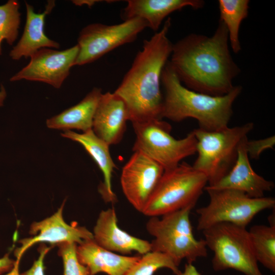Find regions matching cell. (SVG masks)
Wrapping results in <instances>:
<instances>
[{
	"mask_svg": "<svg viewBox=\"0 0 275 275\" xmlns=\"http://www.w3.org/2000/svg\"><path fill=\"white\" fill-rule=\"evenodd\" d=\"M228 31L219 21L212 36L190 34L173 44L169 63L181 81L193 91L222 96L234 87L240 70L229 47Z\"/></svg>",
	"mask_w": 275,
	"mask_h": 275,
	"instance_id": "1",
	"label": "cell"
},
{
	"mask_svg": "<svg viewBox=\"0 0 275 275\" xmlns=\"http://www.w3.org/2000/svg\"><path fill=\"white\" fill-rule=\"evenodd\" d=\"M171 26L168 18L160 30L144 41L142 49L114 92L125 103L132 123L162 119L161 76L172 51L173 44L168 37Z\"/></svg>",
	"mask_w": 275,
	"mask_h": 275,
	"instance_id": "2",
	"label": "cell"
},
{
	"mask_svg": "<svg viewBox=\"0 0 275 275\" xmlns=\"http://www.w3.org/2000/svg\"><path fill=\"white\" fill-rule=\"evenodd\" d=\"M164 91L162 117L174 122L191 118L199 124V128L208 131L228 127L233 114V104L242 91L235 86L228 93L212 96L190 90L182 85L169 61L161 76Z\"/></svg>",
	"mask_w": 275,
	"mask_h": 275,
	"instance_id": "3",
	"label": "cell"
},
{
	"mask_svg": "<svg viewBox=\"0 0 275 275\" xmlns=\"http://www.w3.org/2000/svg\"><path fill=\"white\" fill-rule=\"evenodd\" d=\"M194 207L172 212L161 216H152L146 225L148 232L154 237L150 242L151 251L163 253L171 257L177 266L183 259L193 264L207 255L204 239H196L189 218Z\"/></svg>",
	"mask_w": 275,
	"mask_h": 275,
	"instance_id": "4",
	"label": "cell"
},
{
	"mask_svg": "<svg viewBox=\"0 0 275 275\" xmlns=\"http://www.w3.org/2000/svg\"><path fill=\"white\" fill-rule=\"evenodd\" d=\"M253 128V123L248 122L216 131L199 128L193 130L197 141L198 156L193 167L206 176L208 186L215 184L231 170L240 144Z\"/></svg>",
	"mask_w": 275,
	"mask_h": 275,
	"instance_id": "5",
	"label": "cell"
},
{
	"mask_svg": "<svg viewBox=\"0 0 275 275\" xmlns=\"http://www.w3.org/2000/svg\"><path fill=\"white\" fill-rule=\"evenodd\" d=\"M207 183L206 176L193 166L179 163L164 171L142 213L150 217L159 216L194 207Z\"/></svg>",
	"mask_w": 275,
	"mask_h": 275,
	"instance_id": "6",
	"label": "cell"
},
{
	"mask_svg": "<svg viewBox=\"0 0 275 275\" xmlns=\"http://www.w3.org/2000/svg\"><path fill=\"white\" fill-rule=\"evenodd\" d=\"M202 232L207 247L214 253L212 266L215 271L233 269L245 275H263L246 228L222 223Z\"/></svg>",
	"mask_w": 275,
	"mask_h": 275,
	"instance_id": "7",
	"label": "cell"
},
{
	"mask_svg": "<svg viewBox=\"0 0 275 275\" xmlns=\"http://www.w3.org/2000/svg\"><path fill=\"white\" fill-rule=\"evenodd\" d=\"M210 201L207 205L197 209V229L203 231L222 223L246 228L255 216L275 206L272 197L253 198L232 189H215L205 187Z\"/></svg>",
	"mask_w": 275,
	"mask_h": 275,
	"instance_id": "8",
	"label": "cell"
},
{
	"mask_svg": "<svg viewBox=\"0 0 275 275\" xmlns=\"http://www.w3.org/2000/svg\"><path fill=\"white\" fill-rule=\"evenodd\" d=\"M136 138L133 151H139L158 163L164 171L176 167L183 159L197 152V141L193 131L177 140L171 126L162 120L132 123Z\"/></svg>",
	"mask_w": 275,
	"mask_h": 275,
	"instance_id": "9",
	"label": "cell"
},
{
	"mask_svg": "<svg viewBox=\"0 0 275 275\" xmlns=\"http://www.w3.org/2000/svg\"><path fill=\"white\" fill-rule=\"evenodd\" d=\"M147 28V22L138 17L116 24L93 23L85 26L77 39L75 65L93 62L115 48L134 41Z\"/></svg>",
	"mask_w": 275,
	"mask_h": 275,
	"instance_id": "10",
	"label": "cell"
},
{
	"mask_svg": "<svg viewBox=\"0 0 275 275\" xmlns=\"http://www.w3.org/2000/svg\"><path fill=\"white\" fill-rule=\"evenodd\" d=\"M156 161L139 151H134L122 168L120 182L128 202L142 212L164 173Z\"/></svg>",
	"mask_w": 275,
	"mask_h": 275,
	"instance_id": "11",
	"label": "cell"
},
{
	"mask_svg": "<svg viewBox=\"0 0 275 275\" xmlns=\"http://www.w3.org/2000/svg\"><path fill=\"white\" fill-rule=\"evenodd\" d=\"M78 53L77 44L63 50L41 49L30 57L28 64L13 75L10 81H40L59 89L68 76L70 69L75 65Z\"/></svg>",
	"mask_w": 275,
	"mask_h": 275,
	"instance_id": "12",
	"label": "cell"
},
{
	"mask_svg": "<svg viewBox=\"0 0 275 275\" xmlns=\"http://www.w3.org/2000/svg\"><path fill=\"white\" fill-rule=\"evenodd\" d=\"M65 201L52 215L31 225L29 234L33 236L18 241L21 245L15 251L17 259L20 260L29 248L38 242H48L55 245L63 242L79 244L85 240L93 239V233L86 228L75 223L69 225L65 222L63 215Z\"/></svg>",
	"mask_w": 275,
	"mask_h": 275,
	"instance_id": "13",
	"label": "cell"
},
{
	"mask_svg": "<svg viewBox=\"0 0 275 275\" xmlns=\"http://www.w3.org/2000/svg\"><path fill=\"white\" fill-rule=\"evenodd\" d=\"M93 240L101 247L114 253L143 255L151 252V243L121 229L114 208L102 210L93 229Z\"/></svg>",
	"mask_w": 275,
	"mask_h": 275,
	"instance_id": "14",
	"label": "cell"
},
{
	"mask_svg": "<svg viewBox=\"0 0 275 275\" xmlns=\"http://www.w3.org/2000/svg\"><path fill=\"white\" fill-rule=\"evenodd\" d=\"M129 121L124 101L114 92L102 93L93 121L94 133L109 146L122 140Z\"/></svg>",
	"mask_w": 275,
	"mask_h": 275,
	"instance_id": "15",
	"label": "cell"
},
{
	"mask_svg": "<svg viewBox=\"0 0 275 275\" xmlns=\"http://www.w3.org/2000/svg\"><path fill=\"white\" fill-rule=\"evenodd\" d=\"M247 140L248 138L240 144L236 162L228 173L214 185L206 187L235 189L253 198L264 197L265 193L274 188L273 182L265 179L253 169L245 148Z\"/></svg>",
	"mask_w": 275,
	"mask_h": 275,
	"instance_id": "16",
	"label": "cell"
},
{
	"mask_svg": "<svg viewBox=\"0 0 275 275\" xmlns=\"http://www.w3.org/2000/svg\"><path fill=\"white\" fill-rule=\"evenodd\" d=\"M76 254L79 261L88 268L89 275L100 272L125 275L141 257L117 254L101 247L93 239L77 244Z\"/></svg>",
	"mask_w": 275,
	"mask_h": 275,
	"instance_id": "17",
	"label": "cell"
},
{
	"mask_svg": "<svg viewBox=\"0 0 275 275\" xmlns=\"http://www.w3.org/2000/svg\"><path fill=\"white\" fill-rule=\"evenodd\" d=\"M26 20L23 33L17 44L10 52L13 60L31 57L39 50L45 48H60V44L49 39L45 34V18L55 6L54 1H48L42 13H36L33 7L25 2Z\"/></svg>",
	"mask_w": 275,
	"mask_h": 275,
	"instance_id": "18",
	"label": "cell"
},
{
	"mask_svg": "<svg viewBox=\"0 0 275 275\" xmlns=\"http://www.w3.org/2000/svg\"><path fill=\"white\" fill-rule=\"evenodd\" d=\"M121 12L123 21L138 17L144 20L148 28L155 33L163 20L172 13L190 7L199 9L204 6L202 0H128Z\"/></svg>",
	"mask_w": 275,
	"mask_h": 275,
	"instance_id": "19",
	"label": "cell"
},
{
	"mask_svg": "<svg viewBox=\"0 0 275 275\" xmlns=\"http://www.w3.org/2000/svg\"><path fill=\"white\" fill-rule=\"evenodd\" d=\"M61 135L80 144L92 157L103 175L104 181L99 192L106 202L114 203L116 196L112 188V176L116 166L109 152V146L98 138L92 129L82 133L65 131Z\"/></svg>",
	"mask_w": 275,
	"mask_h": 275,
	"instance_id": "20",
	"label": "cell"
},
{
	"mask_svg": "<svg viewBox=\"0 0 275 275\" xmlns=\"http://www.w3.org/2000/svg\"><path fill=\"white\" fill-rule=\"evenodd\" d=\"M102 93L94 88L76 104L46 120L48 128L65 131L76 129L82 132L92 129L93 118Z\"/></svg>",
	"mask_w": 275,
	"mask_h": 275,
	"instance_id": "21",
	"label": "cell"
},
{
	"mask_svg": "<svg viewBox=\"0 0 275 275\" xmlns=\"http://www.w3.org/2000/svg\"><path fill=\"white\" fill-rule=\"evenodd\" d=\"M219 21L225 25L228 33L229 42L235 53L241 50L239 32L242 21L249 14V0H219Z\"/></svg>",
	"mask_w": 275,
	"mask_h": 275,
	"instance_id": "22",
	"label": "cell"
},
{
	"mask_svg": "<svg viewBox=\"0 0 275 275\" xmlns=\"http://www.w3.org/2000/svg\"><path fill=\"white\" fill-rule=\"evenodd\" d=\"M248 231L257 261L274 272L275 224L254 225Z\"/></svg>",
	"mask_w": 275,
	"mask_h": 275,
	"instance_id": "23",
	"label": "cell"
},
{
	"mask_svg": "<svg viewBox=\"0 0 275 275\" xmlns=\"http://www.w3.org/2000/svg\"><path fill=\"white\" fill-rule=\"evenodd\" d=\"M19 7V3L16 0H9L0 6V55L2 41L6 40L12 45L17 38L20 23Z\"/></svg>",
	"mask_w": 275,
	"mask_h": 275,
	"instance_id": "24",
	"label": "cell"
},
{
	"mask_svg": "<svg viewBox=\"0 0 275 275\" xmlns=\"http://www.w3.org/2000/svg\"><path fill=\"white\" fill-rule=\"evenodd\" d=\"M167 268L177 275L180 270L174 260L163 253L151 251L142 255L125 275H153L158 269Z\"/></svg>",
	"mask_w": 275,
	"mask_h": 275,
	"instance_id": "25",
	"label": "cell"
},
{
	"mask_svg": "<svg viewBox=\"0 0 275 275\" xmlns=\"http://www.w3.org/2000/svg\"><path fill=\"white\" fill-rule=\"evenodd\" d=\"M77 245L73 242H63L57 245L58 255L63 260L64 275H89L88 268L77 258Z\"/></svg>",
	"mask_w": 275,
	"mask_h": 275,
	"instance_id": "26",
	"label": "cell"
},
{
	"mask_svg": "<svg viewBox=\"0 0 275 275\" xmlns=\"http://www.w3.org/2000/svg\"><path fill=\"white\" fill-rule=\"evenodd\" d=\"M275 144L274 136L257 140H246L245 148L248 155L251 158L258 159L264 150L273 149Z\"/></svg>",
	"mask_w": 275,
	"mask_h": 275,
	"instance_id": "27",
	"label": "cell"
},
{
	"mask_svg": "<svg viewBox=\"0 0 275 275\" xmlns=\"http://www.w3.org/2000/svg\"><path fill=\"white\" fill-rule=\"evenodd\" d=\"M51 247L41 244L39 249V256L31 267L20 275H44V260Z\"/></svg>",
	"mask_w": 275,
	"mask_h": 275,
	"instance_id": "28",
	"label": "cell"
},
{
	"mask_svg": "<svg viewBox=\"0 0 275 275\" xmlns=\"http://www.w3.org/2000/svg\"><path fill=\"white\" fill-rule=\"evenodd\" d=\"M9 252L0 258V275L10 271L14 266L16 261L10 258Z\"/></svg>",
	"mask_w": 275,
	"mask_h": 275,
	"instance_id": "29",
	"label": "cell"
},
{
	"mask_svg": "<svg viewBox=\"0 0 275 275\" xmlns=\"http://www.w3.org/2000/svg\"><path fill=\"white\" fill-rule=\"evenodd\" d=\"M177 275H201V274L193 264L187 263L185 265L184 270L180 271Z\"/></svg>",
	"mask_w": 275,
	"mask_h": 275,
	"instance_id": "30",
	"label": "cell"
},
{
	"mask_svg": "<svg viewBox=\"0 0 275 275\" xmlns=\"http://www.w3.org/2000/svg\"><path fill=\"white\" fill-rule=\"evenodd\" d=\"M101 1H72V3L77 6H82L87 5L89 7L92 6L96 3L101 2Z\"/></svg>",
	"mask_w": 275,
	"mask_h": 275,
	"instance_id": "31",
	"label": "cell"
},
{
	"mask_svg": "<svg viewBox=\"0 0 275 275\" xmlns=\"http://www.w3.org/2000/svg\"><path fill=\"white\" fill-rule=\"evenodd\" d=\"M20 260H16L13 268L8 272L2 275H20L19 273V264Z\"/></svg>",
	"mask_w": 275,
	"mask_h": 275,
	"instance_id": "32",
	"label": "cell"
},
{
	"mask_svg": "<svg viewBox=\"0 0 275 275\" xmlns=\"http://www.w3.org/2000/svg\"><path fill=\"white\" fill-rule=\"evenodd\" d=\"M7 93L5 88L2 85L0 90V106L3 105V102L6 97Z\"/></svg>",
	"mask_w": 275,
	"mask_h": 275,
	"instance_id": "33",
	"label": "cell"
}]
</instances>
